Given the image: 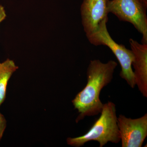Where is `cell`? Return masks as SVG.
Here are the masks:
<instances>
[{
	"mask_svg": "<svg viewBox=\"0 0 147 147\" xmlns=\"http://www.w3.org/2000/svg\"><path fill=\"white\" fill-rule=\"evenodd\" d=\"M117 124L122 147H142L147 136V113L134 119L119 115Z\"/></svg>",
	"mask_w": 147,
	"mask_h": 147,
	"instance_id": "cell-5",
	"label": "cell"
},
{
	"mask_svg": "<svg viewBox=\"0 0 147 147\" xmlns=\"http://www.w3.org/2000/svg\"><path fill=\"white\" fill-rule=\"evenodd\" d=\"M117 65L113 60L105 63L98 59L90 61L87 69L86 85L72 100L74 108L79 113L76 123L86 117L97 115L101 113L103 103L100 100V92L112 82Z\"/></svg>",
	"mask_w": 147,
	"mask_h": 147,
	"instance_id": "cell-1",
	"label": "cell"
},
{
	"mask_svg": "<svg viewBox=\"0 0 147 147\" xmlns=\"http://www.w3.org/2000/svg\"><path fill=\"white\" fill-rule=\"evenodd\" d=\"M18 68L14 62L9 59L0 64V106L5 100L9 81Z\"/></svg>",
	"mask_w": 147,
	"mask_h": 147,
	"instance_id": "cell-8",
	"label": "cell"
},
{
	"mask_svg": "<svg viewBox=\"0 0 147 147\" xmlns=\"http://www.w3.org/2000/svg\"><path fill=\"white\" fill-rule=\"evenodd\" d=\"M131 50L134 55L132 62L136 85L144 97H147V44L139 43L129 40Z\"/></svg>",
	"mask_w": 147,
	"mask_h": 147,
	"instance_id": "cell-7",
	"label": "cell"
},
{
	"mask_svg": "<svg viewBox=\"0 0 147 147\" xmlns=\"http://www.w3.org/2000/svg\"><path fill=\"white\" fill-rule=\"evenodd\" d=\"M142 1L146 5H147V0H142Z\"/></svg>",
	"mask_w": 147,
	"mask_h": 147,
	"instance_id": "cell-11",
	"label": "cell"
},
{
	"mask_svg": "<svg viewBox=\"0 0 147 147\" xmlns=\"http://www.w3.org/2000/svg\"><path fill=\"white\" fill-rule=\"evenodd\" d=\"M100 114V117L86 133L80 137L67 138V144L80 147L94 141L99 143V147H103L108 142L117 144L120 142L115 104L111 101L104 103Z\"/></svg>",
	"mask_w": 147,
	"mask_h": 147,
	"instance_id": "cell-2",
	"label": "cell"
},
{
	"mask_svg": "<svg viewBox=\"0 0 147 147\" xmlns=\"http://www.w3.org/2000/svg\"><path fill=\"white\" fill-rule=\"evenodd\" d=\"M7 126V121L4 116L0 113V141L1 139Z\"/></svg>",
	"mask_w": 147,
	"mask_h": 147,
	"instance_id": "cell-9",
	"label": "cell"
},
{
	"mask_svg": "<svg viewBox=\"0 0 147 147\" xmlns=\"http://www.w3.org/2000/svg\"><path fill=\"white\" fill-rule=\"evenodd\" d=\"M108 0H83L80 9L82 24L87 38L97 31L100 23L108 19Z\"/></svg>",
	"mask_w": 147,
	"mask_h": 147,
	"instance_id": "cell-6",
	"label": "cell"
},
{
	"mask_svg": "<svg viewBox=\"0 0 147 147\" xmlns=\"http://www.w3.org/2000/svg\"><path fill=\"white\" fill-rule=\"evenodd\" d=\"M7 15L3 7L0 5V24L5 19Z\"/></svg>",
	"mask_w": 147,
	"mask_h": 147,
	"instance_id": "cell-10",
	"label": "cell"
},
{
	"mask_svg": "<svg viewBox=\"0 0 147 147\" xmlns=\"http://www.w3.org/2000/svg\"><path fill=\"white\" fill-rule=\"evenodd\" d=\"M108 21V19L103 20L99 25L97 31L88 39L91 44L95 46L105 45L110 48L120 65V76L125 80L131 88H134L136 86L132 68L134 55L131 50L127 49L122 44L117 43L112 38L107 29Z\"/></svg>",
	"mask_w": 147,
	"mask_h": 147,
	"instance_id": "cell-3",
	"label": "cell"
},
{
	"mask_svg": "<svg viewBox=\"0 0 147 147\" xmlns=\"http://www.w3.org/2000/svg\"><path fill=\"white\" fill-rule=\"evenodd\" d=\"M107 6L108 13L133 25L142 35V43L147 44V5L142 0H108Z\"/></svg>",
	"mask_w": 147,
	"mask_h": 147,
	"instance_id": "cell-4",
	"label": "cell"
},
{
	"mask_svg": "<svg viewBox=\"0 0 147 147\" xmlns=\"http://www.w3.org/2000/svg\"><path fill=\"white\" fill-rule=\"evenodd\" d=\"M0 64H1V63H0Z\"/></svg>",
	"mask_w": 147,
	"mask_h": 147,
	"instance_id": "cell-12",
	"label": "cell"
}]
</instances>
